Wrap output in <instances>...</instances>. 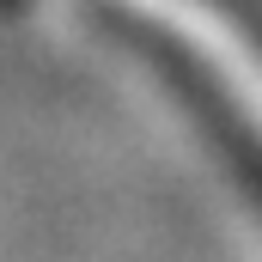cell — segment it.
<instances>
[{
  "label": "cell",
  "mask_w": 262,
  "mask_h": 262,
  "mask_svg": "<svg viewBox=\"0 0 262 262\" xmlns=\"http://www.w3.org/2000/svg\"><path fill=\"white\" fill-rule=\"evenodd\" d=\"M134 25H146L159 43H171L177 61H189L201 85L238 116L250 134V152H262V18H250L238 0H110Z\"/></svg>",
  "instance_id": "obj_1"
}]
</instances>
